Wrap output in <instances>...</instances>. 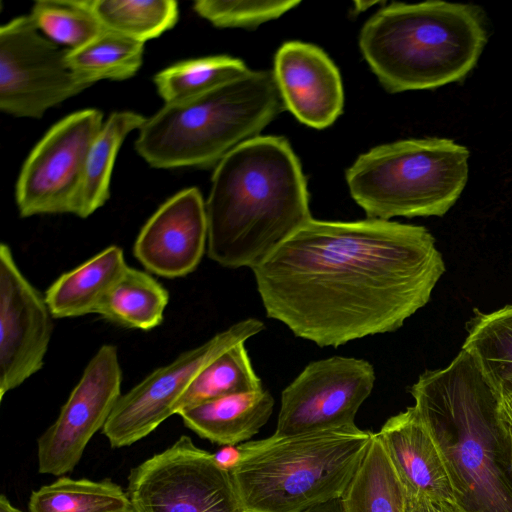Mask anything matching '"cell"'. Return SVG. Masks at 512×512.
I'll use <instances>...</instances> for the list:
<instances>
[{"label":"cell","mask_w":512,"mask_h":512,"mask_svg":"<svg viewBox=\"0 0 512 512\" xmlns=\"http://www.w3.org/2000/svg\"><path fill=\"white\" fill-rule=\"evenodd\" d=\"M262 388L244 343L225 351L205 366L176 405V414L201 403Z\"/></svg>","instance_id":"cell-27"},{"label":"cell","mask_w":512,"mask_h":512,"mask_svg":"<svg viewBox=\"0 0 512 512\" xmlns=\"http://www.w3.org/2000/svg\"><path fill=\"white\" fill-rule=\"evenodd\" d=\"M127 267L123 250L112 245L62 274L45 293L52 316L68 318L96 314Z\"/></svg>","instance_id":"cell-19"},{"label":"cell","mask_w":512,"mask_h":512,"mask_svg":"<svg viewBox=\"0 0 512 512\" xmlns=\"http://www.w3.org/2000/svg\"><path fill=\"white\" fill-rule=\"evenodd\" d=\"M214 458L221 468L229 471L238 458V448L234 446H225L214 454Z\"/></svg>","instance_id":"cell-32"},{"label":"cell","mask_w":512,"mask_h":512,"mask_svg":"<svg viewBox=\"0 0 512 512\" xmlns=\"http://www.w3.org/2000/svg\"><path fill=\"white\" fill-rule=\"evenodd\" d=\"M469 157L447 138L400 140L360 155L346 181L368 218L443 216L466 186Z\"/></svg>","instance_id":"cell-7"},{"label":"cell","mask_w":512,"mask_h":512,"mask_svg":"<svg viewBox=\"0 0 512 512\" xmlns=\"http://www.w3.org/2000/svg\"><path fill=\"white\" fill-rule=\"evenodd\" d=\"M0 512H23L14 507L5 495L0 496Z\"/></svg>","instance_id":"cell-34"},{"label":"cell","mask_w":512,"mask_h":512,"mask_svg":"<svg viewBox=\"0 0 512 512\" xmlns=\"http://www.w3.org/2000/svg\"><path fill=\"white\" fill-rule=\"evenodd\" d=\"M464 512H512V422L502 398L461 349L410 387Z\"/></svg>","instance_id":"cell-2"},{"label":"cell","mask_w":512,"mask_h":512,"mask_svg":"<svg viewBox=\"0 0 512 512\" xmlns=\"http://www.w3.org/2000/svg\"><path fill=\"white\" fill-rule=\"evenodd\" d=\"M207 254L226 268H255L311 219L300 162L283 137L258 136L212 175Z\"/></svg>","instance_id":"cell-3"},{"label":"cell","mask_w":512,"mask_h":512,"mask_svg":"<svg viewBox=\"0 0 512 512\" xmlns=\"http://www.w3.org/2000/svg\"><path fill=\"white\" fill-rule=\"evenodd\" d=\"M29 512H132L126 491L109 479L60 477L31 493Z\"/></svg>","instance_id":"cell-25"},{"label":"cell","mask_w":512,"mask_h":512,"mask_svg":"<svg viewBox=\"0 0 512 512\" xmlns=\"http://www.w3.org/2000/svg\"><path fill=\"white\" fill-rule=\"evenodd\" d=\"M67 49L40 34L30 15L0 28V109L39 119L90 85L70 69Z\"/></svg>","instance_id":"cell-10"},{"label":"cell","mask_w":512,"mask_h":512,"mask_svg":"<svg viewBox=\"0 0 512 512\" xmlns=\"http://www.w3.org/2000/svg\"><path fill=\"white\" fill-rule=\"evenodd\" d=\"M51 312L45 296L20 271L11 248L0 245V401L38 372L48 350Z\"/></svg>","instance_id":"cell-14"},{"label":"cell","mask_w":512,"mask_h":512,"mask_svg":"<svg viewBox=\"0 0 512 512\" xmlns=\"http://www.w3.org/2000/svg\"><path fill=\"white\" fill-rule=\"evenodd\" d=\"M299 3L297 0H199L194 2L193 9L214 26L251 29L279 18Z\"/></svg>","instance_id":"cell-30"},{"label":"cell","mask_w":512,"mask_h":512,"mask_svg":"<svg viewBox=\"0 0 512 512\" xmlns=\"http://www.w3.org/2000/svg\"><path fill=\"white\" fill-rule=\"evenodd\" d=\"M144 43L104 29L77 49H67V63L84 83L125 80L134 76L143 61Z\"/></svg>","instance_id":"cell-24"},{"label":"cell","mask_w":512,"mask_h":512,"mask_svg":"<svg viewBox=\"0 0 512 512\" xmlns=\"http://www.w3.org/2000/svg\"><path fill=\"white\" fill-rule=\"evenodd\" d=\"M274 399L263 388L229 395L184 409L183 423L201 438L224 446L247 442L269 420Z\"/></svg>","instance_id":"cell-18"},{"label":"cell","mask_w":512,"mask_h":512,"mask_svg":"<svg viewBox=\"0 0 512 512\" xmlns=\"http://www.w3.org/2000/svg\"><path fill=\"white\" fill-rule=\"evenodd\" d=\"M145 120L138 113L121 111L104 121L88 152L76 216L86 218L106 203L117 153L126 136Z\"/></svg>","instance_id":"cell-23"},{"label":"cell","mask_w":512,"mask_h":512,"mask_svg":"<svg viewBox=\"0 0 512 512\" xmlns=\"http://www.w3.org/2000/svg\"><path fill=\"white\" fill-rule=\"evenodd\" d=\"M97 109L74 112L54 124L20 171L15 199L22 217L77 215L89 149L103 125Z\"/></svg>","instance_id":"cell-9"},{"label":"cell","mask_w":512,"mask_h":512,"mask_svg":"<svg viewBox=\"0 0 512 512\" xmlns=\"http://www.w3.org/2000/svg\"><path fill=\"white\" fill-rule=\"evenodd\" d=\"M168 302V291L156 279L128 266L96 314L123 327L150 330L162 323Z\"/></svg>","instance_id":"cell-22"},{"label":"cell","mask_w":512,"mask_h":512,"mask_svg":"<svg viewBox=\"0 0 512 512\" xmlns=\"http://www.w3.org/2000/svg\"><path fill=\"white\" fill-rule=\"evenodd\" d=\"M264 329L259 319H244L151 372L117 401L102 429L110 446H130L154 431L176 414L179 399L205 366Z\"/></svg>","instance_id":"cell-11"},{"label":"cell","mask_w":512,"mask_h":512,"mask_svg":"<svg viewBox=\"0 0 512 512\" xmlns=\"http://www.w3.org/2000/svg\"><path fill=\"white\" fill-rule=\"evenodd\" d=\"M269 318L320 347L398 330L445 272L423 226L311 219L252 269Z\"/></svg>","instance_id":"cell-1"},{"label":"cell","mask_w":512,"mask_h":512,"mask_svg":"<svg viewBox=\"0 0 512 512\" xmlns=\"http://www.w3.org/2000/svg\"><path fill=\"white\" fill-rule=\"evenodd\" d=\"M249 71L240 59L208 56L167 67L154 76V83L165 104H173L208 93Z\"/></svg>","instance_id":"cell-26"},{"label":"cell","mask_w":512,"mask_h":512,"mask_svg":"<svg viewBox=\"0 0 512 512\" xmlns=\"http://www.w3.org/2000/svg\"><path fill=\"white\" fill-rule=\"evenodd\" d=\"M406 512H464L456 502L431 499L406 492Z\"/></svg>","instance_id":"cell-31"},{"label":"cell","mask_w":512,"mask_h":512,"mask_svg":"<svg viewBox=\"0 0 512 512\" xmlns=\"http://www.w3.org/2000/svg\"><path fill=\"white\" fill-rule=\"evenodd\" d=\"M132 512H239L228 470L187 435L130 470Z\"/></svg>","instance_id":"cell-8"},{"label":"cell","mask_w":512,"mask_h":512,"mask_svg":"<svg viewBox=\"0 0 512 512\" xmlns=\"http://www.w3.org/2000/svg\"><path fill=\"white\" fill-rule=\"evenodd\" d=\"M377 435L407 493L456 502L441 451L414 405L390 417Z\"/></svg>","instance_id":"cell-17"},{"label":"cell","mask_w":512,"mask_h":512,"mask_svg":"<svg viewBox=\"0 0 512 512\" xmlns=\"http://www.w3.org/2000/svg\"><path fill=\"white\" fill-rule=\"evenodd\" d=\"M285 109L273 71L244 76L198 97L165 104L139 128L135 149L155 168L210 167Z\"/></svg>","instance_id":"cell-6"},{"label":"cell","mask_w":512,"mask_h":512,"mask_svg":"<svg viewBox=\"0 0 512 512\" xmlns=\"http://www.w3.org/2000/svg\"><path fill=\"white\" fill-rule=\"evenodd\" d=\"M121 383L118 350L105 344L88 362L55 422L38 438L39 473L60 476L75 468L121 397Z\"/></svg>","instance_id":"cell-13"},{"label":"cell","mask_w":512,"mask_h":512,"mask_svg":"<svg viewBox=\"0 0 512 512\" xmlns=\"http://www.w3.org/2000/svg\"><path fill=\"white\" fill-rule=\"evenodd\" d=\"M207 241L206 205L200 191L191 187L169 198L148 219L133 253L148 271L178 278L198 267Z\"/></svg>","instance_id":"cell-15"},{"label":"cell","mask_w":512,"mask_h":512,"mask_svg":"<svg viewBox=\"0 0 512 512\" xmlns=\"http://www.w3.org/2000/svg\"><path fill=\"white\" fill-rule=\"evenodd\" d=\"M372 434L354 426L240 444L229 469L239 512H306L340 499Z\"/></svg>","instance_id":"cell-5"},{"label":"cell","mask_w":512,"mask_h":512,"mask_svg":"<svg viewBox=\"0 0 512 512\" xmlns=\"http://www.w3.org/2000/svg\"><path fill=\"white\" fill-rule=\"evenodd\" d=\"M306 512H342L339 499L309 509Z\"/></svg>","instance_id":"cell-33"},{"label":"cell","mask_w":512,"mask_h":512,"mask_svg":"<svg viewBox=\"0 0 512 512\" xmlns=\"http://www.w3.org/2000/svg\"><path fill=\"white\" fill-rule=\"evenodd\" d=\"M339 501L342 512H406V489L377 433Z\"/></svg>","instance_id":"cell-20"},{"label":"cell","mask_w":512,"mask_h":512,"mask_svg":"<svg viewBox=\"0 0 512 512\" xmlns=\"http://www.w3.org/2000/svg\"><path fill=\"white\" fill-rule=\"evenodd\" d=\"M467 332L462 349L502 399L512 395V304L490 313L476 311Z\"/></svg>","instance_id":"cell-21"},{"label":"cell","mask_w":512,"mask_h":512,"mask_svg":"<svg viewBox=\"0 0 512 512\" xmlns=\"http://www.w3.org/2000/svg\"><path fill=\"white\" fill-rule=\"evenodd\" d=\"M30 16L48 39L69 49L87 44L105 29L89 0H39L34 2Z\"/></svg>","instance_id":"cell-29"},{"label":"cell","mask_w":512,"mask_h":512,"mask_svg":"<svg viewBox=\"0 0 512 512\" xmlns=\"http://www.w3.org/2000/svg\"><path fill=\"white\" fill-rule=\"evenodd\" d=\"M101 25L144 43L172 28L178 19L173 0H89Z\"/></svg>","instance_id":"cell-28"},{"label":"cell","mask_w":512,"mask_h":512,"mask_svg":"<svg viewBox=\"0 0 512 512\" xmlns=\"http://www.w3.org/2000/svg\"><path fill=\"white\" fill-rule=\"evenodd\" d=\"M375 383L372 364L334 356L308 364L282 391L274 434L291 436L354 427Z\"/></svg>","instance_id":"cell-12"},{"label":"cell","mask_w":512,"mask_h":512,"mask_svg":"<svg viewBox=\"0 0 512 512\" xmlns=\"http://www.w3.org/2000/svg\"><path fill=\"white\" fill-rule=\"evenodd\" d=\"M502 408L506 416L512 422V395L502 399Z\"/></svg>","instance_id":"cell-35"},{"label":"cell","mask_w":512,"mask_h":512,"mask_svg":"<svg viewBox=\"0 0 512 512\" xmlns=\"http://www.w3.org/2000/svg\"><path fill=\"white\" fill-rule=\"evenodd\" d=\"M486 44L479 10L469 4L392 3L359 34L361 53L390 93L435 89L463 79Z\"/></svg>","instance_id":"cell-4"},{"label":"cell","mask_w":512,"mask_h":512,"mask_svg":"<svg viewBox=\"0 0 512 512\" xmlns=\"http://www.w3.org/2000/svg\"><path fill=\"white\" fill-rule=\"evenodd\" d=\"M273 74L285 109L301 123L323 129L341 114V76L319 47L300 41L284 43L275 55Z\"/></svg>","instance_id":"cell-16"}]
</instances>
